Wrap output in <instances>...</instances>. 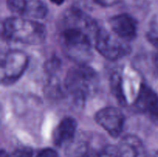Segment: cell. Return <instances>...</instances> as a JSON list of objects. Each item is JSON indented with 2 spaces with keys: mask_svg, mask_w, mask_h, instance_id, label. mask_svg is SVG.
<instances>
[{
  "mask_svg": "<svg viewBox=\"0 0 158 157\" xmlns=\"http://www.w3.org/2000/svg\"><path fill=\"white\" fill-rule=\"evenodd\" d=\"M145 112L149 114L151 119L158 126V95L150 104Z\"/></svg>",
  "mask_w": 158,
  "mask_h": 157,
  "instance_id": "d6986e66",
  "label": "cell"
},
{
  "mask_svg": "<svg viewBox=\"0 0 158 157\" xmlns=\"http://www.w3.org/2000/svg\"><path fill=\"white\" fill-rule=\"evenodd\" d=\"M98 76L92 68L86 65H78L68 71L64 81L66 91L77 103H83L96 90Z\"/></svg>",
  "mask_w": 158,
  "mask_h": 157,
  "instance_id": "3957f363",
  "label": "cell"
},
{
  "mask_svg": "<svg viewBox=\"0 0 158 157\" xmlns=\"http://www.w3.org/2000/svg\"><path fill=\"white\" fill-rule=\"evenodd\" d=\"M157 96V93L154 91H153L151 88L148 87L146 85L142 84L137 99H136V107L143 112H146L148 106Z\"/></svg>",
  "mask_w": 158,
  "mask_h": 157,
  "instance_id": "7c38bea8",
  "label": "cell"
},
{
  "mask_svg": "<svg viewBox=\"0 0 158 157\" xmlns=\"http://www.w3.org/2000/svg\"><path fill=\"white\" fill-rule=\"evenodd\" d=\"M60 60L57 58L56 57L53 58H51L50 60L47 62L45 65V69L50 77L55 76V74L58 71L59 68L60 67Z\"/></svg>",
  "mask_w": 158,
  "mask_h": 157,
  "instance_id": "ac0fdd59",
  "label": "cell"
},
{
  "mask_svg": "<svg viewBox=\"0 0 158 157\" xmlns=\"http://www.w3.org/2000/svg\"><path fill=\"white\" fill-rule=\"evenodd\" d=\"M51 2L53 3V4L57 5V6H60V5L63 4L65 2V0H50Z\"/></svg>",
  "mask_w": 158,
  "mask_h": 157,
  "instance_id": "603a6c76",
  "label": "cell"
},
{
  "mask_svg": "<svg viewBox=\"0 0 158 157\" xmlns=\"http://www.w3.org/2000/svg\"><path fill=\"white\" fill-rule=\"evenodd\" d=\"M65 155L66 157H93L89 142L80 136H75L66 145Z\"/></svg>",
  "mask_w": 158,
  "mask_h": 157,
  "instance_id": "8fae6325",
  "label": "cell"
},
{
  "mask_svg": "<svg viewBox=\"0 0 158 157\" xmlns=\"http://www.w3.org/2000/svg\"><path fill=\"white\" fill-rule=\"evenodd\" d=\"M36 157H60L57 152L50 148H46L40 151Z\"/></svg>",
  "mask_w": 158,
  "mask_h": 157,
  "instance_id": "ffe728a7",
  "label": "cell"
},
{
  "mask_svg": "<svg viewBox=\"0 0 158 157\" xmlns=\"http://www.w3.org/2000/svg\"><path fill=\"white\" fill-rule=\"evenodd\" d=\"M16 157H32V150L29 149H23L17 153Z\"/></svg>",
  "mask_w": 158,
  "mask_h": 157,
  "instance_id": "7402d4cb",
  "label": "cell"
},
{
  "mask_svg": "<svg viewBox=\"0 0 158 157\" xmlns=\"http://www.w3.org/2000/svg\"><path fill=\"white\" fill-rule=\"evenodd\" d=\"M60 26L61 29L65 28H77L84 30L92 35L94 39L99 29L97 22L89 15L76 7L67 9L63 14Z\"/></svg>",
  "mask_w": 158,
  "mask_h": 157,
  "instance_id": "8992f818",
  "label": "cell"
},
{
  "mask_svg": "<svg viewBox=\"0 0 158 157\" xmlns=\"http://www.w3.org/2000/svg\"><path fill=\"white\" fill-rule=\"evenodd\" d=\"M0 157H9V155H8V154L6 153V151H4L2 149V150L1 151V155H0Z\"/></svg>",
  "mask_w": 158,
  "mask_h": 157,
  "instance_id": "cb8c5ba5",
  "label": "cell"
},
{
  "mask_svg": "<svg viewBox=\"0 0 158 157\" xmlns=\"http://www.w3.org/2000/svg\"><path fill=\"white\" fill-rule=\"evenodd\" d=\"M97 123L111 136L117 138L122 133L124 126L125 117L121 110L116 107L103 108L95 115Z\"/></svg>",
  "mask_w": 158,
  "mask_h": 157,
  "instance_id": "52a82bcc",
  "label": "cell"
},
{
  "mask_svg": "<svg viewBox=\"0 0 158 157\" xmlns=\"http://www.w3.org/2000/svg\"><path fill=\"white\" fill-rule=\"evenodd\" d=\"M28 0H7V6L14 14L24 15L27 6Z\"/></svg>",
  "mask_w": 158,
  "mask_h": 157,
  "instance_id": "2e32d148",
  "label": "cell"
},
{
  "mask_svg": "<svg viewBox=\"0 0 158 157\" xmlns=\"http://www.w3.org/2000/svg\"><path fill=\"white\" fill-rule=\"evenodd\" d=\"M29 65V58L19 50L8 52L1 62V81L2 84L14 83L23 75Z\"/></svg>",
  "mask_w": 158,
  "mask_h": 157,
  "instance_id": "5b68a950",
  "label": "cell"
},
{
  "mask_svg": "<svg viewBox=\"0 0 158 157\" xmlns=\"http://www.w3.org/2000/svg\"><path fill=\"white\" fill-rule=\"evenodd\" d=\"M2 34L7 41L36 46L46 39V29L44 25L33 19L11 17L3 22Z\"/></svg>",
  "mask_w": 158,
  "mask_h": 157,
  "instance_id": "6da1fadb",
  "label": "cell"
},
{
  "mask_svg": "<svg viewBox=\"0 0 158 157\" xmlns=\"http://www.w3.org/2000/svg\"><path fill=\"white\" fill-rule=\"evenodd\" d=\"M47 13V6L42 0H28L25 16L32 18H43Z\"/></svg>",
  "mask_w": 158,
  "mask_h": 157,
  "instance_id": "4fadbf2b",
  "label": "cell"
},
{
  "mask_svg": "<svg viewBox=\"0 0 158 157\" xmlns=\"http://www.w3.org/2000/svg\"><path fill=\"white\" fill-rule=\"evenodd\" d=\"M110 87L113 94L117 101L121 105L127 103L126 95H124L123 88V78L120 72H115L110 77Z\"/></svg>",
  "mask_w": 158,
  "mask_h": 157,
  "instance_id": "5bb4252c",
  "label": "cell"
},
{
  "mask_svg": "<svg viewBox=\"0 0 158 157\" xmlns=\"http://www.w3.org/2000/svg\"><path fill=\"white\" fill-rule=\"evenodd\" d=\"M153 157H158V152H156V153L153 155Z\"/></svg>",
  "mask_w": 158,
  "mask_h": 157,
  "instance_id": "484cf974",
  "label": "cell"
},
{
  "mask_svg": "<svg viewBox=\"0 0 158 157\" xmlns=\"http://www.w3.org/2000/svg\"><path fill=\"white\" fill-rule=\"evenodd\" d=\"M154 62H155V66L156 68H157V71H158V54H157L155 56V58H154Z\"/></svg>",
  "mask_w": 158,
  "mask_h": 157,
  "instance_id": "d4e9b609",
  "label": "cell"
},
{
  "mask_svg": "<svg viewBox=\"0 0 158 157\" xmlns=\"http://www.w3.org/2000/svg\"><path fill=\"white\" fill-rule=\"evenodd\" d=\"M109 26L115 35L128 42L134 40L137 35V22L129 14L113 16L110 18Z\"/></svg>",
  "mask_w": 158,
  "mask_h": 157,
  "instance_id": "ba28073f",
  "label": "cell"
},
{
  "mask_svg": "<svg viewBox=\"0 0 158 157\" xmlns=\"http://www.w3.org/2000/svg\"><path fill=\"white\" fill-rule=\"evenodd\" d=\"M62 50L68 58L78 65H86L93 58L94 37L77 28L62 29L60 35Z\"/></svg>",
  "mask_w": 158,
  "mask_h": 157,
  "instance_id": "7a4b0ae2",
  "label": "cell"
},
{
  "mask_svg": "<svg viewBox=\"0 0 158 157\" xmlns=\"http://www.w3.org/2000/svg\"><path fill=\"white\" fill-rule=\"evenodd\" d=\"M93 1L101 6L109 7V6H113L118 4V3H120L122 0H93Z\"/></svg>",
  "mask_w": 158,
  "mask_h": 157,
  "instance_id": "44dd1931",
  "label": "cell"
},
{
  "mask_svg": "<svg viewBox=\"0 0 158 157\" xmlns=\"http://www.w3.org/2000/svg\"><path fill=\"white\" fill-rule=\"evenodd\" d=\"M147 38L151 45L158 49V13L154 15L150 22Z\"/></svg>",
  "mask_w": 158,
  "mask_h": 157,
  "instance_id": "9a60e30c",
  "label": "cell"
},
{
  "mask_svg": "<svg viewBox=\"0 0 158 157\" xmlns=\"http://www.w3.org/2000/svg\"><path fill=\"white\" fill-rule=\"evenodd\" d=\"M93 157H118V149L113 145H107L94 154Z\"/></svg>",
  "mask_w": 158,
  "mask_h": 157,
  "instance_id": "e0dca14e",
  "label": "cell"
},
{
  "mask_svg": "<svg viewBox=\"0 0 158 157\" xmlns=\"http://www.w3.org/2000/svg\"><path fill=\"white\" fill-rule=\"evenodd\" d=\"M94 46L104 58L113 61L125 57L131 52L130 42L104 28H99L94 39Z\"/></svg>",
  "mask_w": 158,
  "mask_h": 157,
  "instance_id": "277c9868",
  "label": "cell"
},
{
  "mask_svg": "<svg viewBox=\"0 0 158 157\" xmlns=\"http://www.w3.org/2000/svg\"><path fill=\"white\" fill-rule=\"evenodd\" d=\"M118 157H147L143 142L134 135H127L121 139L118 146Z\"/></svg>",
  "mask_w": 158,
  "mask_h": 157,
  "instance_id": "30bf717a",
  "label": "cell"
},
{
  "mask_svg": "<svg viewBox=\"0 0 158 157\" xmlns=\"http://www.w3.org/2000/svg\"><path fill=\"white\" fill-rule=\"evenodd\" d=\"M77 123L72 117H65L60 122L52 132V141L58 147L67 145L76 136Z\"/></svg>",
  "mask_w": 158,
  "mask_h": 157,
  "instance_id": "9c48e42d",
  "label": "cell"
}]
</instances>
